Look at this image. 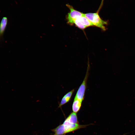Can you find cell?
<instances>
[{"label":"cell","instance_id":"1","mask_svg":"<svg viewBox=\"0 0 135 135\" xmlns=\"http://www.w3.org/2000/svg\"><path fill=\"white\" fill-rule=\"evenodd\" d=\"M98 12L96 13L84 14V16L92 23L94 26L100 28L105 31L106 29L105 26L107 25L108 23L107 21H104L101 18Z\"/></svg>","mask_w":135,"mask_h":135},{"label":"cell","instance_id":"2","mask_svg":"<svg viewBox=\"0 0 135 135\" xmlns=\"http://www.w3.org/2000/svg\"><path fill=\"white\" fill-rule=\"evenodd\" d=\"M89 66L88 65L85 77L76 93L75 98L82 101L84 99L87 86V82L89 75Z\"/></svg>","mask_w":135,"mask_h":135},{"label":"cell","instance_id":"3","mask_svg":"<svg viewBox=\"0 0 135 135\" xmlns=\"http://www.w3.org/2000/svg\"><path fill=\"white\" fill-rule=\"evenodd\" d=\"M66 6L70 10L66 17L67 23L69 24H74V21L75 20L84 16V14L75 10L70 5L67 4Z\"/></svg>","mask_w":135,"mask_h":135},{"label":"cell","instance_id":"4","mask_svg":"<svg viewBox=\"0 0 135 135\" xmlns=\"http://www.w3.org/2000/svg\"><path fill=\"white\" fill-rule=\"evenodd\" d=\"M62 124L64 127L66 134L80 128H85L91 124L83 125L80 124H72L70 122L67 118L65 120Z\"/></svg>","mask_w":135,"mask_h":135},{"label":"cell","instance_id":"5","mask_svg":"<svg viewBox=\"0 0 135 135\" xmlns=\"http://www.w3.org/2000/svg\"><path fill=\"white\" fill-rule=\"evenodd\" d=\"M8 23V19L6 17H3L0 23V43L3 40V36Z\"/></svg>","mask_w":135,"mask_h":135},{"label":"cell","instance_id":"6","mask_svg":"<svg viewBox=\"0 0 135 135\" xmlns=\"http://www.w3.org/2000/svg\"><path fill=\"white\" fill-rule=\"evenodd\" d=\"M74 91V89H73L64 96L59 104L58 108L61 107L62 106L68 102L70 100Z\"/></svg>","mask_w":135,"mask_h":135},{"label":"cell","instance_id":"7","mask_svg":"<svg viewBox=\"0 0 135 135\" xmlns=\"http://www.w3.org/2000/svg\"><path fill=\"white\" fill-rule=\"evenodd\" d=\"M82 101L74 98L72 106L73 112L77 113L80 110Z\"/></svg>","mask_w":135,"mask_h":135},{"label":"cell","instance_id":"8","mask_svg":"<svg viewBox=\"0 0 135 135\" xmlns=\"http://www.w3.org/2000/svg\"><path fill=\"white\" fill-rule=\"evenodd\" d=\"M51 130L54 132L53 135H64L66 134L64 127L62 124Z\"/></svg>","mask_w":135,"mask_h":135},{"label":"cell","instance_id":"9","mask_svg":"<svg viewBox=\"0 0 135 135\" xmlns=\"http://www.w3.org/2000/svg\"><path fill=\"white\" fill-rule=\"evenodd\" d=\"M80 22L87 28L94 26L92 23L84 16L78 18Z\"/></svg>","mask_w":135,"mask_h":135},{"label":"cell","instance_id":"10","mask_svg":"<svg viewBox=\"0 0 135 135\" xmlns=\"http://www.w3.org/2000/svg\"><path fill=\"white\" fill-rule=\"evenodd\" d=\"M67 118L69 122L72 124H78L76 113L72 112L71 113Z\"/></svg>","mask_w":135,"mask_h":135},{"label":"cell","instance_id":"11","mask_svg":"<svg viewBox=\"0 0 135 135\" xmlns=\"http://www.w3.org/2000/svg\"><path fill=\"white\" fill-rule=\"evenodd\" d=\"M78 18L74 20V24L77 27L82 30H84L87 27L80 22Z\"/></svg>","mask_w":135,"mask_h":135}]
</instances>
